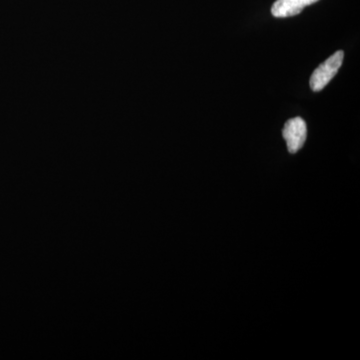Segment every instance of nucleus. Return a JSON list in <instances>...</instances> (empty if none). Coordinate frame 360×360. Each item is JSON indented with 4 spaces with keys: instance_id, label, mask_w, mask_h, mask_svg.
Returning <instances> with one entry per match:
<instances>
[{
    "instance_id": "nucleus-1",
    "label": "nucleus",
    "mask_w": 360,
    "mask_h": 360,
    "mask_svg": "<svg viewBox=\"0 0 360 360\" xmlns=\"http://www.w3.org/2000/svg\"><path fill=\"white\" fill-rule=\"evenodd\" d=\"M343 58H345V52L336 51L333 56L326 59L314 71L309 82L310 89H312V91H321L330 82L342 65Z\"/></svg>"
},
{
    "instance_id": "nucleus-2",
    "label": "nucleus",
    "mask_w": 360,
    "mask_h": 360,
    "mask_svg": "<svg viewBox=\"0 0 360 360\" xmlns=\"http://www.w3.org/2000/svg\"><path fill=\"white\" fill-rule=\"evenodd\" d=\"M283 139L290 153H296L304 146L307 136V123L300 117L291 118L284 124Z\"/></svg>"
},
{
    "instance_id": "nucleus-3",
    "label": "nucleus",
    "mask_w": 360,
    "mask_h": 360,
    "mask_svg": "<svg viewBox=\"0 0 360 360\" xmlns=\"http://www.w3.org/2000/svg\"><path fill=\"white\" fill-rule=\"evenodd\" d=\"M317 1L319 0H276L271 7V13L274 18H290L302 13L304 7Z\"/></svg>"
}]
</instances>
